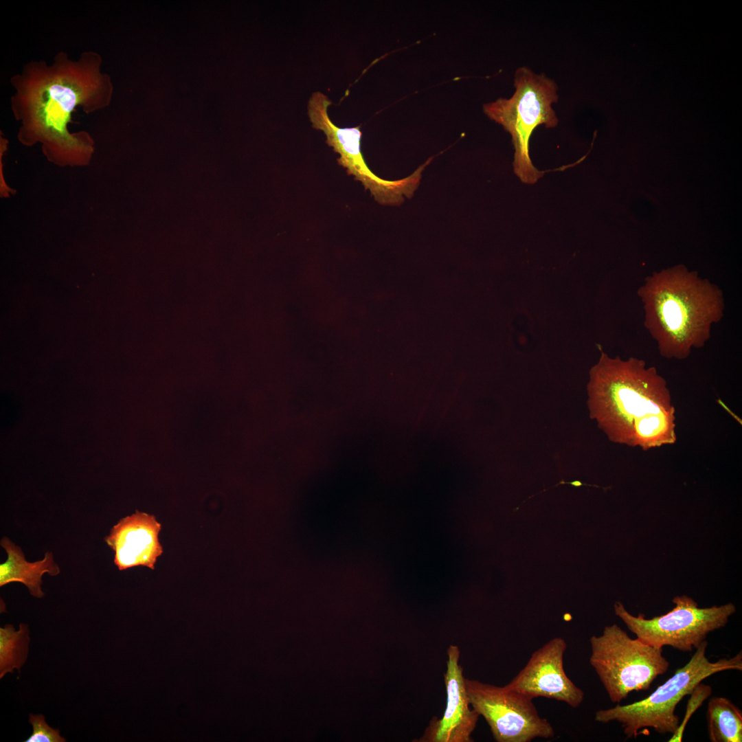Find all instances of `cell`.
Instances as JSON below:
<instances>
[{
  "instance_id": "obj_1",
  "label": "cell",
  "mask_w": 742,
  "mask_h": 742,
  "mask_svg": "<svg viewBox=\"0 0 742 742\" xmlns=\"http://www.w3.org/2000/svg\"><path fill=\"white\" fill-rule=\"evenodd\" d=\"M102 65V56L91 50L75 59L60 52L52 63H25L10 80L14 89L10 108L21 122L19 140L26 146L41 143L45 155L57 163H87L93 139L84 131L70 133L68 125L76 108L91 113L110 105L113 85Z\"/></svg>"
},
{
  "instance_id": "obj_2",
  "label": "cell",
  "mask_w": 742,
  "mask_h": 742,
  "mask_svg": "<svg viewBox=\"0 0 742 742\" xmlns=\"http://www.w3.org/2000/svg\"><path fill=\"white\" fill-rule=\"evenodd\" d=\"M587 390L590 418L616 443L647 450L675 416L666 381L638 358L601 350Z\"/></svg>"
},
{
  "instance_id": "obj_3",
  "label": "cell",
  "mask_w": 742,
  "mask_h": 742,
  "mask_svg": "<svg viewBox=\"0 0 742 742\" xmlns=\"http://www.w3.org/2000/svg\"><path fill=\"white\" fill-rule=\"evenodd\" d=\"M644 325L662 357L685 359L705 346L724 315L723 291L684 265L647 276L638 289Z\"/></svg>"
},
{
  "instance_id": "obj_4",
  "label": "cell",
  "mask_w": 742,
  "mask_h": 742,
  "mask_svg": "<svg viewBox=\"0 0 742 742\" xmlns=\"http://www.w3.org/2000/svg\"><path fill=\"white\" fill-rule=\"evenodd\" d=\"M707 647L705 640L684 666L648 697L631 704L599 710L595 713V721L619 723L627 739L636 738L648 728L660 734H674L679 726L675 708L683 697L691 695L704 679L715 673L742 670L741 651L734 657L711 662L706 655Z\"/></svg>"
},
{
  "instance_id": "obj_5",
  "label": "cell",
  "mask_w": 742,
  "mask_h": 742,
  "mask_svg": "<svg viewBox=\"0 0 742 742\" xmlns=\"http://www.w3.org/2000/svg\"><path fill=\"white\" fill-rule=\"evenodd\" d=\"M515 91L510 98H498L483 106L484 113L501 124L512 137L515 148L513 170L519 179L534 184L545 171L535 167L529 155V142L533 131L539 125L556 127L558 117L552 104L558 101L556 82L544 74L530 68H517L514 78Z\"/></svg>"
},
{
  "instance_id": "obj_6",
  "label": "cell",
  "mask_w": 742,
  "mask_h": 742,
  "mask_svg": "<svg viewBox=\"0 0 742 742\" xmlns=\"http://www.w3.org/2000/svg\"><path fill=\"white\" fill-rule=\"evenodd\" d=\"M589 643V664L613 703H620L633 691L649 690L670 666L663 648L631 638L616 624L592 636Z\"/></svg>"
},
{
  "instance_id": "obj_7",
  "label": "cell",
  "mask_w": 742,
  "mask_h": 742,
  "mask_svg": "<svg viewBox=\"0 0 742 742\" xmlns=\"http://www.w3.org/2000/svg\"><path fill=\"white\" fill-rule=\"evenodd\" d=\"M673 603L675 607L671 611L650 619L642 614L632 615L620 601L614 607L616 615L638 638L655 647L670 646L682 652L697 649L710 633L724 627L736 611L732 603L699 607L686 595L675 596Z\"/></svg>"
},
{
  "instance_id": "obj_8",
  "label": "cell",
  "mask_w": 742,
  "mask_h": 742,
  "mask_svg": "<svg viewBox=\"0 0 742 742\" xmlns=\"http://www.w3.org/2000/svg\"><path fill=\"white\" fill-rule=\"evenodd\" d=\"M331 103L328 97L322 92L313 93L308 102V115L313 127L322 131L326 136V144L339 154L340 157L337 159L338 164L346 168L348 175L361 181L380 204L399 205L404 201V196H412L419 186L422 172L432 158L403 179L390 181L379 177L370 170L361 153L360 126H337L328 113Z\"/></svg>"
},
{
  "instance_id": "obj_9",
  "label": "cell",
  "mask_w": 742,
  "mask_h": 742,
  "mask_svg": "<svg viewBox=\"0 0 742 742\" xmlns=\"http://www.w3.org/2000/svg\"><path fill=\"white\" fill-rule=\"evenodd\" d=\"M471 707L487 722L497 742H530L551 739L554 730L541 717L532 699L506 686H497L465 678Z\"/></svg>"
},
{
  "instance_id": "obj_10",
  "label": "cell",
  "mask_w": 742,
  "mask_h": 742,
  "mask_svg": "<svg viewBox=\"0 0 742 742\" xmlns=\"http://www.w3.org/2000/svg\"><path fill=\"white\" fill-rule=\"evenodd\" d=\"M565 640L555 637L534 651L525 666L505 685L531 699L546 697L578 708L584 700L583 690L567 677L563 667Z\"/></svg>"
},
{
  "instance_id": "obj_11",
  "label": "cell",
  "mask_w": 742,
  "mask_h": 742,
  "mask_svg": "<svg viewBox=\"0 0 742 742\" xmlns=\"http://www.w3.org/2000/svg\"><path fill=\"white\" fill-rule=\"evenodd\" d=\"M445 684L447 706L440 719L434 717L418 742H471L479 714L471 707L467 695L463 668L459 664L458 646L447 649Z\"/></svg>"
},
{
  "instance_id": "obj_12",
  "label": "cell",
  "mask_w": 742,
  "mask_h": 742,
  "mask_svg": "<svg viewBox=\"0 0 742 742\" xmlns=\"http://www.w3.org/2000/svg\"><path fill=\"white\" fill-rule=\"evenodd\" d=\"M161 524L153 515L136 510L121 519L104 541L114 551V563L119 570L135 566L155 569L163 553L159 540Z\"/></svg>"
},
{
  "instance_id": "obj_13",
  "label": "cell",
  "mask_w": 742,
  "mask_h": 742,
  "mask_svg": "<svg viewBox=\"0 0 742 742\" xmlns=\"http://www.w3.org/2000/svg\"><path fill=\"white\" fill-rule=\"evenodd\" d=\"M1 546L7 552L8 558L0 565V586L19 582L28 588L32 596L43 598L45 595L41 589L43 575L47 573L50 576H56L60 573V568L54 560L52 552H45L42 560L28 562L21 548L8 537L2 538Z\"/></svg>"
},
{
  "instance_id": "obj_14",
  "label": "cell",
  "mask_w": 742,
  "mask_h": 742,
  "mask_svg": "<svg viewBox=\"0 0 742 742\" xmlns=\"http://www.w3.org/2000/svg\"><path fill=\"white\" fill-rule=\"evenodd\" d=\"M707 729L711 742L742 741V711L724 697H713L706 710Z\"/></svg>"
},
{
  "instance_id": "obj_15",
  "label": "cell",
  "mask_w": 742,
  "mask_h": 742,
  "mask_svg": "<svg viewBox=\"0 0 742 742\" xmlns=\"http://www.w3.org/2000/svg\"><path fill=\"white\" fill-rule=\"evenodd\" d=\"M30 642L27 625H19L16 631L12 625L0 628V678L14 669L20 673L25 663Z\"/></svg>"
},
{
  "instance_id": "obj_16",
  "label": "cell",
  "mask_w": 742,
  "mask_h": 742,
  "mask_svg": "<svg viewBox=\"0 0 742 742\" xmlns=\"http://www.w3.org/2000/svg\"><path fill=\"white\" fill-rule=\"evenodd\" d=\"M29 722L32 726V734L25 742H65L58 729L48 726L43 715L30 714Z\"/></svg>"
}]
</instances>
